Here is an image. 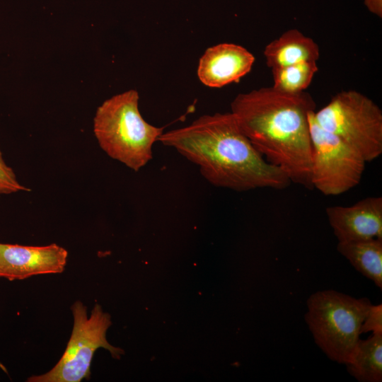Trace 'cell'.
<instances>
[{"mask_svg": "<svg viewBox=\"0 0 382 382\" xmlns=\"http://www.w3.org/2000/svg\"><path fill=\"white\" fill-rule=\"evenodd\" d=\"M158 141L197 165L216 187L245 192L282 190L291 183L257 151L231 112L200 116L189 125L163 132Z\"/></svg>", "mask_w": 382, "mask_h": 382, "instance_id": "cell-1", "label": "cell"}, {"mask_svg": "<svg viewBox=\"0 0 382 382\" xmlns=\"http://www.w3.org/2000/svg\"><path fill=\"white\" fill-rule=\"evenodd\" d=\"M231 110L241 130L270 163L291 183L313 188L308 114L316 110V103L309 93L260 88L238 94Z\"/></svg>", "mask_w": 382, "mask_h": 382, "instance_id": "cell-2", "label": "cell"}, {"mask_svg": "<svg viewBox=\"0 0 382 382\" xmlns=\"http://www.w3.org/2000/svg\"><path fill=\"white\" fill-rule=\"evenodd\" d=\"M139 94L129 90L105 100L93 119V132L108 156L134 171H139L153 158V146L163 127L148 123L138 107Z\"/></svg>", "mask_w": 382, "mask_h": 382, "instance_id": "cell-3", "label": "cell"}, {"mask_svg": "<svg viewBox=\"0 0 382 382\" xmlns=\"http://www.w3.org/2000/svg\"><path fill=\"white\" fill-rule=\"evenodd\" d=\"M306 306L305 320L317 346L332 361L348 363L371 306L369 299L327 289L311 294Z\"/></svg>", "mask_w": 382, "mask_h": 382, "instance_id": "cell-4", "label": "cell"}, {"mask_svg": "<svg viewBox=\"0 0 382 382\" xmlns=\"http://www.w3.org/2000/svg\"><path fill=\"white\" fill-rule=\"evenodd\" d=\"M313 117L320 127L341 139L366 162L382 154V111L363 93L341 91Z\"/></svg>", "mask_w": 382, "mask_h": 382, "instance_id": "cell-5", "label": "cell"}, {"mask_svg": "<svg viewBox=\"0 0 382 382\" xmlns=\"http://www.w3.org/2000/svg\"><path fill=\"white\" fill-rule=\"evenodd\" d=\"M74 325L66 349L56 365L48 372L32 376L28 382H80L91 376V364L96 351L108 349L115 358L122 349L111 345L106 332L111 325L110 316L96 304L88 316L86 306L80 301L71 307Z\"/></svg>", "mask_w": 382, "mask_h": 382, "instance_id": "cell-6", "label": "cell"}, {"mask_svg": "<svg viewBox=\"0 0 382 382\" xmlns=\"http://www.w3.org/2000/svg\"><path fill=\"white\" fill-rule=\"evenodd\" d=\"M315 111L308 114L311 185L325 195H341L359 183L366 161L338 137L320 127L314 119Z\"/></svg>", "mask_w": 382, "mask_h": 382, "instance_id": "cell-7", "label": "cell"}, {"mask_svg": "<svg viewBox=\"0 0 382 382\" xmlns=\"http://www.w3.org/2000/svg\"><path fill=\"white\" fill-rule=\"evenodd\" d=\"M68 252L52 243L45 246H26L0 243V278L10 281L32 276L57 274L64 271Z\"/></svg>", "mask_w": 382, "mask_h": 382, "instance_id": "cell-8", "label": "cell"}, {"mask_svg": "<svg viewBox=\"0 0 382 382\" xmlns=\"http://www.w3.org/2000/svg\"><path fill=\"white\" fill-rule=\"evenodd\" d=\"M338 242L382 239V197H367L350 206L326 208Z\"/></svg>", "mask_w": 382, "mask_h": 382, "instance_id": "cell-9", "label": "cell"}, {"mask_svg": "<svg viewBox=\"0 0 382 382\" xmlns=\"http://www.w3.org/2000/svg\"><path fill=\"white\" fill-rule=\"evenodd\" d=\"M255 62L253 54L233 43H221L207 49L199 59L197 76L207 86L220 88L249 73Z\"/></svg>", "mask_w": 382, "mask_h": 382, "instance_id": "cell-10", "label": "cell"}, {"mask_svg": "<svg viewBox=\"0 0 382 382\" xmlns=\"http://www.w3.org/2000/svg\"><path fill=\"white\" fill-rule=\"evenodd\" d=\"M264 56L267 66L272 69L304 62H317L320 50L312 38L291 29L267 45Z\"/></svg>", "mask_w": 382, "mask_h": 382, "instance_id": "cell-11", "label": "cell"}, {"mask_svg": "<svg viewBox=\"0 0 382 382\" xmlns=\"http://www.w3.org/2000/svg\"><path fill=\"white\" fill-rule=\"evenodd\" d=\"M337 250L356 270L382 289V239L338 242Z\"/></svg>", "mask_w": 382, "mask_h": 382, "instance_id": "cell-12", "label": "cell"}, {"mask_svg": "<svg viewBox=\"0 0 382 382\" xmlns=\"http://www.w3.org/2000/svg\"><path fill=\"white\" fill-rule=\"evenodd\" d=\"M349 374L359 382L382 381V332L359 340L350 361Z\"/></svg>", "mask_w": 382, "mask_h": 382, "instance_id": "cell-13", "label": "cell"}, {"mask_svg": "<svg viewBox=\"0 0 382 382\" xmlns=\"http://www.w3.org/2000/svg\"><path fill=\"white\" fill-rule=\"evenodd\" d=\"M272 87L286 93L304 91L311 84L318 70L317 62H304L289 66L272 69Z\"/></svg>", "mask_w": 382, "mask_h": 382, "instance_id": "cell-14", "label": "cell"}, {"mask_svg": "<svg viewBox=\"0 0 382 382\" xmlns=\"http://www.w3.org/2000/svg\"><path fill=\"white\" fill-rule=\"evenodd\" d=\"M29 190L19 183L12 168L4 161L0 150V195Z\"/></svg>", "mask_w": 382, "mask_h": 382, "instance_id": "cell-15", "label": "cell"}, {"mask_svg": "<svg viewBox=\"0 0 382 382\" xmlns=\"http://www.w3.org/2000/svg\"><path fill=\"white\" fill-rule=\"evenodd\" d=\"M367 332H382V305L370 306L365 318L361 324L360 333Z\"/></svg>", "mask_w": 382, "mask_h": 382, "instance_id": "cell-16", "label": "cell"}, {"mask_svg": "<svg viewBox=\"0 0 382 382\" xmlns=\"http://www.w3.org/2000/svg\"><path fill=\"white\" fill-rule=\"evenodd\" d=\"M364 4L370 12L381 18L382 0H364Z\"/></svg>", "mask_w": 382, "mask_h": 382, "instance_id": "cell-17", "label": "cell"}]
</instances>
